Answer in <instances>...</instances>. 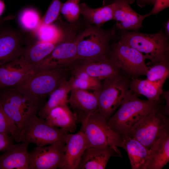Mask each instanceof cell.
I'll return each mask as SVG.
<instances>
[{
    "mask_svg": "<svg viewBox=\"0 0 169 169\" xmlns=\"http://www.w3.org/2000/svg\"><path fill=\"white\" fill-rule=\"evenodd\" d=\"M68 67L39 70L13 86L40 109L46 97L67 79Z\"/></svg>",
    "mask_w": 169,
    "mask_h": 169,
    "instance_id": "cell-1",
    "label": "cell"
},
{
    "mask_svg": "<svg viewBox=\"0 0 169 169\" xmlns=\"http://www.w3.org/2000/svg\"><path fill=\"white\" fill-rule=\"evenodd\" d=\"M160 102L140 99L137 95L129 90L117 111L107 120V123L123 138L141 118L161 107Z\"/></svg>",
    "mask_w": 169,
    "mask_h": 169,
    "instance_id": "cell-2",
    "label": "cell"
},
{
    "mask_svg": "<svg viewBox=\"0 0 169 169\" xmlns=\"http://www.w3.org/2000/svg\"><path fill=\"white\" fill-rule=\"evenodd\" d=\"M0 108L19 131L29 124L40 109L13 86L0 88Z\"/></svg>",
    "mask_w": 169,
    "mask_h": 169,
    "instance_id": "cell-3",
    "label": "cell"
},
{
    "mask_svg": "<svg viewBox=\"0 0 169 169\" xmlns=\"http://www.w3.org/2000/svg\"><path fill=\"white\" fill-rule=\"evenodd\" d=\"M120 40L142 53L152 64L169 59L168 36L161 30L152 34L125 32L121 34Z\"/></svg>",
    "mask_w": 169,
    "mask_h": 169,
    "instance_id": "cell-4",
    "label": "cell"
},
{
    "mask_svg": "<svg viewBox=\"0 0 169 169\" xmlns=\"http://www.w3.org/2000/svg\"><path fill=\"white\" fill-rule=\"evenodd\" d=\"M83 114L81 119V128L86 137L87 148L110 146L124 149L122 137L111 128L107 120L98 110L90 114Z\"/></svg>",
    "mask_w": 169,
    "mask_h": 169,
    "instance_id": "cell-5",
    "label": "cell"
},
{
    "mask_svg": "<svg viewBox=\"0 0 169 169\" xmlns=\"http://www.w3.org/2000/svg\"><path fill=\"white\" fill-rule=\"evenodd\" d=\"M168 116L161 106L141 118L126 136L136 139L149 149L155 141L169 133Z\"/></svg>",
    "mask_w": 169,
    "mask_h": 169,
    "instance_id": "cell-6",
    "label": "cell"
},
{
    "mask_svg": "<svg viewBox=\"0 0 169 169\" xmlns=\"http://www.w3.org/2000/svg\"><path fill=\"white\" fill-rule=\"evenodd\" d=\"M115 31H106L100 27L87 24L84 30L77 35L76 61L107 55L109 42Z\"/></svg>",
    "mask_w": 169,
    "mask_h": 169,
    "instance_id": "cell-7",
    "label": "cell"
},
{
    "mask_svg": "<svg viewBox=\"0 0 169 169\" xmlns=\"http://www.w3.org/2000/svg\"><path fill=\"white\" fill-rule=\"evenodd\" d=\"M68 133L61 129L49 125L44 119L36 115L29 124L19 131L15 141L43 146L60 141L65 142Z\"/></svg>",
    "mask_w": 169,
    "mask_h": 169,
    "instance_id": "cell-8",
    "label": "cell"
},
{
    "mask_svg": "<svg viewBox=\"0 0 169 169\" xmlns=\"http://www.w3.org/2000/svg\"><path fill=\"white\" fill-rule=\"evenodd\" d=\"M128 91L127 84L120 76L104 79L100 87L94 91L97 98L98 110L107 121L119 107Z\"/></svg>",
    "mask_w": 169,
    "mask_h": 169,
    "instance_id": "cell-9",
    "label": "cell"
},
{
    "mask_svg": "<svg viewBox=\"0 0 169 169\" xmlns=\"http://www.w3.org/2000/svg\"><path fill=\"white\" fill-rule=\"evenodd\" d=\"M110 58L117 68L126 74L136 78L146 75L149 69L142 53L120 40L113 48Z\"/></svg>",
    "mask_w": 169,
    "mask_h": 169,
    "instance_id": "cell-10",
    "label": "cell"
},
{
    "mask_svg": "<svg viewBox=\"0 0 169 169\" xmlns=\"http://www.w3.org/2000/svg\"><path fill=\"white\" fill-rule=\"evenodd\" d=\"M77 40V35L69 31L38 65V70L69 68L76 61Z\"/></svg>",
    "mask_w": 169,
    "mask_h": 169,
    "instance_id": "cell-11",
    "label": "cell"
},
{
    "mask_svg": "<svg viewBox=\"0 0 169 169\" xmlns=\"http://www.w3.org/2000/svg\"><path fill=\"white\" fill-rule=\"evenodd\" d=\"M65 143L60 141L47 146H37L28 152V169L59 168L65 152Z\"/></svg>",
    "mask_w": 169,
    "mask_h": 169,
    "instance_id": "cell-12",
    "label": "cell"
},
{
    "mask_svg": "<svg viewBox=\"0 0 169 169\" xmlns=\"http://www.w3.org/2000/svg\"><path fill=\"white\" fill-rule=\"evenodd\" d=\"M101 80L120 76V70L107 55L77 61L69 67Z\"/></svg>",
    "mask_w": 169,
    "mask_h": 169,
    "instance_id": "cell-13",
    "label": "cell"
},
{
    "mask_svg": "<svg viewBox=\"0 0 169 169\" xmlns=\"http://www.w3.org/2000/svg\"><path fill=\"white\" fill-rule=\"evenodd\" d=\"M22 33L13 30L0 33V66L19 58L32 43Z\"/></svg>",
    "mask_w": 169,
    "mask_h": 169,
    "instance_id": "cell-14",
    "label": "cell"
},
{
    "mask_svg": "<svg viewBox=\"0 0 169 169\" xmlns=\"http://www.w3.org/2000/svg\"><path fill=\"white\" fill-rule=\"evenodd\" d=\"M37 65L31 64L21 56L0 66V88L14 86L38 71Z\"/></svg>",
    "mask_w": 169,
    "mask_h": 169,
    "instance_id": "cell-15",
    "label": "cell"
},
{
    "mask_svg": "<svg viewBox=\"0 0 169 169\" xmlns=\"http://www.w3.org/2000/svg\"><path fill=\"white\" fill-rule=\"evenodd\" d=\"M65 152L59 168L77 169L81 157L87 148L84 134L81 128L77 133H68L65 140Z\"/></svg>",
    "mask_w": 169,
    "mask_h": 169,
    "instance_id": "cell-16",
    "label": "cell"
},
{
    "mask_svg": "<svg viewBox=\"0 0 169 169\" xmlns=\"http://www.w3.org/2000/svg\"><path fill=\"white\" fill-rule=\"evenodd\" d=\"M135 0H116L114 2L113 19L120 29L136 30L142 27L144 19L147 14H139L134 11L130 4Z\"/></svg>",
    "mask_w": 169,
    "mask_h": 169,
    "instance_id": "cell-17",
    "label": "cell"
},
{
    "mask_svg": "<svg viewBox=\"0 0 169 169\" xmlns=\"http://www.w3.org/2000/svg\"><path fill=\"white\" fill-rule=\"evenodd\" d=\"M121 156L119 150L115 146H100L87 148L77 169H104L111 157Z\"/></svg>",
    "mask_w": 169,
    "mask_h": 169,
    "instance_id": "cell-18",
    "label": "cell"
},
{
    "mask_svg": "<svg viewBox=\"0 0 169 169\" xmlns=\"http://www.w3.org/2000/svg\"><path fill=\"white\" fill-rule=\"evenodd\" d=\"M29 144H13L0 155V169H28Z\"/></svg>",
    "mask_w": 169,
    "mask_h": 169,
    "instance_id": "cell-19",
    "label": "cell"
},
{
    "mask_svg": "<svg viewBox=\"0 0 169 169\" xmlns=\"http://www.w3.org/2000/svg\"><path fill=\"white\" fill-rule=\"evenodd\" d=\"M44 119L49 125L72 133L76 129L78 117L76 114L71 111L67 104H65L52 109Z\"/></svg>",
    "mask_w": 169,
    "mask_h": 169,
    "instance_id": "cell-20",
    "label": "cell"
},
{
    "mask_svg": "<svg viewBox=\"0 0 169 169\" xmlns=\"http://www.w3.org/2000/svg\"><path fill=\"white\" fill-rule=\"evenodd\" d=\"M142 169H161L169 161V133L155 141Z\"/></svg>",
    "mask_w": 169,
    "mask_h": 169,
    "instance_id": "cell-21",
    "label": "cell"
},
{
    "mask_svg": "<svg viewBox=\"0 0 169 169\" xmlns=\"http://www.w3.org/2000/svg\"><path fill=\"white\" fill-rule=\"evenodd\" d=\"M131 79L129 86L131 91L136 95L145 96L151 101L161 102L160 97L165 80L152 81L147 79L140 80L134 78H131Z\"/></svg>",
    "mask_w": 169,
    "mask_h": 169,
    "instance_id": "cell-22",
    "label": "cell"
},
{
    "mask_svg": "<svg viewBox=\"0 0 169 169\" xmlns=\"http://www.w3.org/2000/svg\"><path fill=\"white\" fill-rule=\"evenodd\" d=\"M68 103L74 109L80 110L85 114L95 112L98 109L97 98L95 93L85 90L72 89Z\"/></svg>",
    "mask_w": 169,
    "mask_h": 169,
    "instance_id": "cell-23",
    "label": "cell"
},
{
    "mask_svg": "<svg viewBox=\"0 0 169 169\" xmlns=\"http://www.w3.org/2000/svg\"><path fill=\"white\" fill-rule=\"evenodd\" d=\"M124 149L127 152L132 169H142L150 149L135 139L126 136L122 138Z\"/></svg>",
    "mask_w": 169,
    "mask_h": 169,
    "instance_id": "cell-24",
    "label": "cell"
},
{
    "mask_svg": "<svg viewBox=\"0 0 169 169\" xmlns=\"http://www.w3.org/2000/svg\"><path fill=\"white\" fill-rule=\"evenodd\" d=\"M114 2L102 7L92 8L85 3L80 4V14L89 23L100 27L105 22L113 19Z\"/></svg>",
    "mask_w": 169,
    "mask_h": 169,
    "instance_id": "cell-25",
    "label": "cell"
},
{
    "mask_svg": "<svg viewBox=\"0 0 169 169\" xmlns=\"http://www.w3.org/2000/svg\"><path fill=\"white\" fill-rule=\"evenodd\" d=\"M71 90V85L67 79L64 81L50 95L47 102L39 110L37 115L45 119L49 112L59 105L67 104L68 95Z\"/></svg>",
    "mask_w": 169,
    "mask_h": 169,
    "instance_id": "cell-26",
    "label": "cell"
},
{
    "mask_svg": "<svg viewBox=\"0 0 169 169\" xmlns=\"http://www.w3.org/2000/svg\"><path fill=\"white\" fill-rule=\"evenodd\" d=\"M60 41L54 43L38 41L32 43L25 47L21 56L28 63L38 67L40 63L51 53Z\"/></svg>",
    "mask_w": 169,
    "mask_h": 169,
    "instance_id": "cell-27",
    "label": "cell"
},
{
    "mask_svg": "<svg viewBox=\"0 0 169 169\" xmlns=\"http://www.w3.org/2000/svg\"><path fill=\"white\" fill-rule=\"evenodd\" d=\"M73 76L68 81L72 89L85 90H98L101 87V80L95 78L85 72L71 69Z\"/></svg>",
    "mask_w": 169,
    "mask_h": 169,
    "instance_id": "cell-28",
    "label": "cell"
},
{
    "mask_svg": "<svg viewBox=\"0 0 169 169\" xmlns=\"http://www.w3.org/2000/svg\"><path fill=\"white\" fill-rule=\"evenodd\" d=\"M38 42H58L60 41L68 32H65L55 25L40 24L35 30Z\"/></svg>",
    "mask_w": 169,
    "mask_h": 169,
    "instance_id": "cell-29",
    "label": "cell"
},
{
    "mask_svg": "<svg viewBox=\"0 0 169 169\" xmlns=\"http://www.w3.org/2000/svg\"><path fill=\"white\" fill-rule=\"evenodd\" d=\"M169 75V59L156 63L149 67L146 74L148 80L155 81L165 80Z\"/></svg>",
    "mask_w": 169,
    "mask_h": 169,
    "instance_id": "cell-30",
    "label": "cell"
},
{
    "mask_svg": "<svg viewBox=\"0 0 169 169\" xmlns=\"http://www.w3.org/2000/svg\"><path fill=\"white\" fill-rule=\"evenodd\" d=\"M40 20L38 12L31 8L24 10L19 17V22L22 26L28 31H35L40 24Z\"/></svg>",
    "mask_w": 169,
    "mask_h": 169,
    "instance_id": "cell-31",
    "label": "cell"
},
{
    "mask_svg": "<svg viewBox=\"0 0 169 169\" xmlns=\"http://www.w3.org/2000/svg\"><path fill=\"white\" fill-rule=\"evenodd\" d=\"M80 0H68L62 3L60 13L66 20L73 23L78 19L80 14Z\"/></svg>",
    "mask_w": 169,
    "mask_h": 169,
    "instance_id": "cell-32",
    "label": "cell"
},
{
    "mask_svg": "<svg viewBox=\"0 0 169 169\" xmlns=\"http://www.w3.org/2000/svg\"><path fill=\"white\" fill-rule=\"evenodd\" d=\"M19 131L14 122L0 108V133L8 135L16 141Z\"/></svg>",
    "mask_w": 169,
    "mask_h": 169,
    "instance_id": "cell-33",
    "label": "cell"
},
{
    "mask_svg": "<svg viewBox=\"0 0 169 169\" xmlns=\"http://www.w3.org/2000/svg\"><path fill=\"white\" fill-rule=\"evenodd\" d=\"M62 3L60 0H52L46 13L41 19L40 24H49L59 16Z\"/></svg>",
    "mask_w": 169,
    "mask_h": 169,
    "instance_id": "cell-34",
    "label": "cell"
},
{
    "mask_svg": "<svg viewBox=\"0 0 169 169\" xmlns=\"http://www.w3.org/2000/svg\"><path fill=\"white\" fill-rule=\"evenodd\" d=\"M154 6L148 13V16L158 13L169 6V0H154Z\"/></svg>",
    "mask_w": 169,
    "mask_h": 169,
    "instance_id": "cell-35",
    "label": "cell"
},
{
    "mask_svg": "<svg viewBox=\"0 0 169 169\" xmlns=\"http://www.w3.org/2000/svg\"><path fill=\"white\" fill-rule=\"evenodd\" d=\"M14 140L8 135L0 133V152L3 151L13 143Z\"/></svg>",
    "mask_w": 169,
    "mask_h": 169,
    "instance_id": "cell-36",
    "label": "cell"
},
{
    "mask_svg": "<svg viewBox=\"0 0 169 169\" xmlns=\"http://www.w3.org/2000/svg\"><path fill=\"white\" fill-rule=\"evenodd\" d=\"M14 18V15H11L0 18V26L6 21L13 19Z\"/></svg>",
    "mask_w": 169,
    "mask_h": 169,
    "instance_id": "cell-37",
    "label": "cell"
},
{
    "mask_svg": "<svg viewBox=\"0 0 169 169\" xmlns=\"http://www.w3.org/2000/svg\"><path fill=\"white\" fill-rule=\"evenodd\" d=\"M138 4L140 6H143L146 4H154V0H136Z\"/></svg>",
    "mask_w": 169,
    "mask_h": 169,
    "instance_id": "cell-38",
    "label": "cell"
},
{
    "mask_svg": "<svg viewBox=\"0 0 169 169\" xmlns=\"http://www.w3.org/2000/svg\"><path fill=\"white\" fill-rule=\"evenodd\" d=\"M5 8V4L4 2L0 0V16L3 13Z\"/></svg>",
    "mask_w": 169,
    "mask_h": 169,
    "instance_id": "cell-39",
    "label": "cell"
},
{
    "mask_svg": "<svg viewBox=\"0 0 169 169\" xmlns=\"http://www.w3.org/2000/svg\"><path fill=\"white\" fill-rule=\"evenodd\" d=\"M165 29L166 35L168 36L169 34V21L168 20L165 24Z\"/></svg>",
    "mask_w": 169,
    "mask_h": 169,
    "instance_id": "cell-40",
    "label": "cell"
},
{
    "mask_svg": "<svg viewBox=\"0 0 169 169\" xmlns=\"http://www.w3.org/2000/svg\"></svg>",
    "mask_w": 169,
    "mask_h": 169,
    "instance_id": "cell-41",
    "label": "cell"
}]
</instances>
